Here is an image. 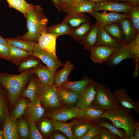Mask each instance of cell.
Instances as JSON below:
<instances>
[{"label": "cell", "mask_w": 139, "mask_h": 139, "mask_svg": "<svg viewBox=\"0 0 139 139\" xmlns=\"http://www.w3.org/2000/svg\"><path fill=\"white\" fill-rule=\"evenodd\" d=\"M95 3L86 0H81L77 4L66 7L63 10L66 13H81L87 12L88 13L93 11Z\"/></svg>", "instance_id": "obj_20"}, {"label": "cell", "mask_w": 139, "mask_h": 139, "mask_svg": "<svg viewBox=\"0 0 139 139\" xmlns=\"http://www.w3.org/2000/svg\"><path fill=\"white\" fill-rule=\"evenodd\" d=\"M37 94L39 99L47 107H56L60 105L57 86L55 83L51 85L39 84Z\"/></svg>", "instance_id": "obj_5"}, {"label": "cell", "mask_w": 139, "mask_h": 139, "mask_svg": "<svg viewBox=\"0 0 139 139\" xmlns=\"http://www.w3.org/2000/svg\"><path fill=\"white\" fill-rule=\"evenodd\" d=\"M53 139H66V137L60 132L55 133L49 138Z\"/></svg>", "instance_id": "obj_49"}, {"label": "cell", "mask_w": 139, "mask_h": 139, "mask_svg": "<svg viewBox=\"0 0 139 139\" xmlns=\"http://www.w3.org/2000/svg\"><path fill=\"white\" fill-rule=\"evenodd\" d=\"M92 80L90 78L85 75L81 79L77 81H71L67 80L60 86L69 89L80 95Z\"/></svg>", "instance_id": "obj_19"}, {"label": "cell", "mask_w": 139, "mask_h": 139, "mask_svg": "<svg viewBox=\"0 0 139 139\" xmlns=\"http://www.w3.org/2000/svg\"><path fill=\"white\" fill-rule=\"evenodd\" d=\"M81 0H71L69 4L67 6L75 5L77 4Z\"/></svg>", "instance_id": "obj_51"}, {"label": "cell", "mask_w": 139, "mask_h": 139, "mask_svg": "<svg viewBox=\"0 0 139 139\" xmlns=\"http://www.w3.org/2000/svg\"><path fill=\"white\" fill-rule=\"evenodd\" d=\"M55 6L58 9L59 5V0H51Z\"/></svg>", "instance_id": "obj_54"}, {"label": "cell", "mask_w": 139, "mask_h": 139, "mask_svg": "<svg viewBox=\"0 0 139 139\" xmlns=\"http://www.w3.org/2000/svg\"><path fill=\"white\" fill-rule=\"evenodd\" d=\"M33 68L19 74L0 73V83L8 94L11 103H16L29 78L33 74Z\"/></svg>", "instance_id": "obj_3"}, {"label": "cell", "mask_w": 139, "mask_h": 139, "mask_svg": "<svg viewBox=\"0 0 139 139\" xmlns=\"http://www.w3.org/2000/svg\"><path fill=\"white\" fill-rule=\"evenodd\" d=\"M25 17L28 31L24 35L17 37L38 43L41 33L47 32L48 19L42 9L38 5H33L27 12Z\"/></svg>", "instance_id": "obj_2"}, {"label": "cell", "mask_w": 139, "mask_h": 139, "mask_svg": "<svg viewBox=\"0 0 139 139\" xmlns=\"http://www.w3.org/2000/svg\"><path fill=\"white\" fill-rule=\"evenodd\" d=\"M84 114L83 110L77 107L57 110L49 116L54 120L66 121L74 118L82 119Z\"/></svg>", "instance_id": "obj_10"}, {"label": "cell", "mask_w": 139, "mask_h": 139, "mask_svg": "<svg viewBox=\"0 0 139 139\" xmlns=\"http://www.w3.org/2000/svg\"><path fill=\"white\" fill-rule=\"evenodd\" d=\"M3 134V131H2L0 130V135Z\"/></svg>", "instance_id": "obj_60"}, {"label": "cell", "mask_w": 139, "mask_h": 139, "mask_svg": "<svg viewBox=\"0 0 139 139\" xmlns=\"http://www.w3.org/2000/svg\"><path fill=\"white\" fill-rule=\"evenodd\" d=\"M7 108L1 90L0 89V120L4 118L5 114L7 112Z\"/></svg>", "instance_id": "obj_46"}, {"label": "cell", "mask_w": 139, "mask_h": 139, "mask_svg": "<svg viewBox=\"0 0 139 139\" xmlns=\"http://www.w3.org/2000/svg\"><path fill=\"white\" fill-rule=\"evenodd\" d=\"M117 23L120 29L123 45L130 44L138 34L136 32L131 20L127 17L121 19Z\"/></svg>", "instance_id": "obj_14"}, {"label": "cell", "mask_w": 139, "mask_h": 139, "mask_svg": "<svg viewBox=\"0 0 139 139\" xmlns=\"http://www.w3.org/2000/svg\"><path fill=\"white\" fill-rule=\"evenodd\" d=\"M128 18L131 20L135 30L139 33V5L130 4L127 13Z\"/></svg>", "instance_id": "obj_37"}, {"label": "cell", "mask_w": 139, "mask_h": 139, "mask_svg": "<svg viewBox=\"0 0 139 139\" xmlns=\"http://www.w3.org/2000/svg\"><path fill=\"white\" fill-rule=\"evenodd\" d=\"M10 6L18 11L25 17L27 12L33 5L28 3L25 0H6Z\"/></svg>", "instance_id": "obj_34"}, {"label": "cell", "mask_w": 139, "mask_h": 139, "mask_svg": "<svg viewBox=\"0 0 139 139\" xmlns=\"http://www.w3.org/2000/svg\"><path fill=\"white\" fill-rule=\"evenodd\" d=\"M100 135V139H118L119 138L108 129L103 126Z\"/></svg>", "instance_id": "obj_45"}, {"label": "cell", "mask_w": 139, "mask_h": 139, "mask_svg": "<svg viewBox=\"0 0 139 139\" xmlns=\"http://www.w3.org/2000/svg\"><path fill=\"white\" fill-rule=\"evenodd\" d=\"M57 38L55 36L47 32H42L41 33L38 43L42 49L57 57L56 53V42Z\"/></svg>", "instance_id": "obj_16"}, {"label": "cell", "mask_w": 139, "mask_h": 139, "mask_svg": "<svg viewBox=\"0 0 139 139\" xmlns=\"http://www.w3.org/2000/svg\"><path fill=\"white\" fill-rule=\"evenodd\" d=\"M108 1H122L124 2H128L127 1V0H108Z\"/></svg>", "instance_id": "obj_57"}, {"label": "cell", "mask_w": 139, "mask_h": 139, "mask_svg": "<svg viewBox=\"0 0 139 139\" xmlns=\"http://www.w3.org/2000/svg\"><path fill=\"white\" fill-rule=\"evenodd\" d=\"M18 131L21 138L27 139L29 137V125L26 121L23 119L20 120Z\"/></svg>", "instance_id": "obj_42"}, {"label": "cell", "mask_w": 139, "mask_h": 139, "mask_svg": "<svg viewBox=\"0 0 139 139\" xmlns=\"http://www.w3.org/2000/svg\"><path fill=\"white\" fill-rule=\"evenodd\" d=\"M93 139H100V134H98L95 135L93 138Z\"/></svg>", "instance_id": "obj_56"}, {"label": "cell", "mask_w": 139, "mask_h": 139, "mask_svg": "<svg viewBox=\"0 0 139 139\" xmlns=\"http://www.w3.org/2000/svg\"><path fill=\"white\" fill-rule=\"evenodd\" d=\"M93 2L95 3H98L108 0H86Z\"/></svg>", "instance_id": "obj_55"}, {"label": "cell", "mask_w": 139, "mask_h": 139, "mask_svg": "<svg viewBox=\"0 0 139 139\" xmlns=\"http://www.w3.org/2000/svg\"><path fill=\"white\" fill-rule=\"evenodd\" d=\"M134 135L136 139H139V123H138L135 129Z\"/></svg>", "instance_id": "obj_50"}, {"label": "cell", "mask_w": 139, "mask_h": 139, "mask_svg": "<svg viewBox=\"0 0 139 139\" xmlns=\"http://www.w3.org/2000/svg\"><path fill=\"white\" fill-rule=\"evenodd\" d=\"M127 45L132 56V59L135 62V69L134 74L137 75L138 73L139 68V33L136 36L132 42Z\"/></svg>", "instance_id": "obj_30"}, {"label": "cell", "mask_w": 139, "mask_h": 139, "mask_svg": "<svg viewBox=\"0 0 139 139\" xmlns=\"http://www.w3.org/2000/svg\"><path fill=\"white\" fill-rule=\"evenodd\" d=\"M99 29V26L96 23L87 34L81 44L86 50L90 51L95 46L97 41Z\"/></svg>", "instance_id": "obj_22"}, {"label": "cell", "mask_w": 139, "mask_h": 139, "mask_svg": "<svg viewBox=\"0 0 139 139\" xmlns=\"http://www.w3.org/2000/svg\"><path fill=\"white\" fill-rule=\"evenodd\" d=\"M120 44H121L119 43L107 33L103 27H99L98 38L96 46H105L115 49Z\"/></svg>", "instance_id": "obj_26"}, {"label": "cell", "mask_w": 139, "mask_h": 139, "mask_svg": "<svg viewBox=\"0 0 139 139\" xmlns=\"http://www.w3.org/2000/svg\"><path fill=\"white\" fill-rule=\"evenodd\" d=\"M93 25L90 21H87L78 27L73 28L68 35L73 38L77 42L81 44Z\"/></svg>", "instance_id": "obj_21"}, {"label": "cell", "mask_w": 139, "mask_h": 139, "mask_svg": "<svg viewBox=\"0 0 139 139\" xmlns=\"http://www.w3.org/2000/svg\"><path fill=\"white\" fill-rule=\"evenodd\" d=\"M39 58L31 55L22 60L18 64V71L21 73L36 66L40 63Z\"/></svg>", "instance_id": "obj_36"}, {"label": "cell", "mask_w": 139, "mask_h": 139, "mask_svg": "<svg viewBox=\"0 0 139 139\" xmlns=\"http://www.w3.org/2000/svg\"><path fill=\"white\" fill-rule=\"evenodd\" d=\"M9 52L7 60L13 64L18 65L23 59L32 55L29 52L8 44Z\"/></svg>", "instance_id": "obj_24"}, {"label": "cell", "mask_w": 139, "mask_h": 139, "mask_svg": "<svg viewBox=\"0 0 139 139\" xmlns=\"http://www.w3.org/2000/svg\"><path fill=\"white\" fill-rule=\"evenodd\" d=\"M100 125L105 127L113 133L122 139H125L126 134L125 131L121 129L116 127L112 124L107 122L101 121L98 123Z\"/></svg>", "instance_id": "obj_40"}, {"label": "cell", "mask_w": 139, "mask_h": 139, "mask_svg": "<svg viewBox=\"0 0 139 139\" xmlns=\"http://www.w3.org/2000/svg\"><path fill=\"white\" fill-rule=\"evenodd\" d=\"M57 90L59 98L69 104L76 103L80 95L69 89L60 86H57Z\"/></svg>", "instance_id": "obj_29"}, {"label": "cell", "mask_w": 139, "mask_h": 139, "mask_svg": "<svg viewBox=\"0 0 139 139\" xmlns=\"http://www.w3.org/2000/svg\"><path fill=\"white\" fill-rule=\"evenodd\" d=\"M54 128V126L53 122L48 120L42 121L40 125L41 131L43 134L46 135L50 133Z\"/></svg>", "instance_id": "obj_44"}, {"label": "cell", "mask_w": 139, "mask_h": 139, "mask_svg": "<svg viewBox=\"0 0 139 139\" xmlns=\"http://www.w3.org/2000/svg\"><path fill=\"white\" fill-rule=\"evenodd\" d=\"M39 86L35 78L31 77L28 86L22 92V95L29 98L31 102L34 101L36 98Z\"/></svg>", "instance_id": "obj_32"}, {"label": "cell", "mask_w": 139, "mask_h": 139, "mask_svg": "<svg viewBox=\"0 0 139 139\" xmlns=\"http://www.w3.org/2000/svg\"><path fill=\"white\" fill-rule=\"evenodd\" d=\"M107 11L104 10L101 13L98 11L93 12L89 14L95 18V23L99 27H102L107 25L117 23L122 19L128 17V15L126 14H120L114 12L108 13Z\"/></svg>", "instance_id": "obj_7"}, {"label": "cell", "mask_w": 139, "mask_h": 139, "mask_svg": "<svg viewBox=\"0 0 139 139\" xmlns=\"http://www.w3.org/2000/svg\"><path fill=\"white\" fill-rule=\"evenodd\" d=\"M129 4L134 5H139V0H127Z\"/></svg>", "instance_id": "obj_52"}, {"label": "cell", "mask_w": 139, "mask_h": 139, "mask_svg": "<svg viewBox=\"0 0 139 139\" xmlns=\"http://www.w3.org/2000/svg\"><path fill=\"white\" fill-rule=\"evenodd\" d=\"M4 139V136L3 134L0 135V139Z\"/></svg>", "instance_id": "obj_59"}, {"label": "cell", "mask_w": 139, "mask_h": 139, "mask_svg": "<svg viewBox=\"0 0 139 139\" xmlns=\"http://www.w3.org/2000/svg\"><path fill=\"white\" fill-rule=\"evenodd\" d=\"M114 95L118 103L123 106L133 109L139 113V101H134L124 88L117 89L114 92Z\"/></svg>", "instance_id": "obj_13"}, {"label": "cell", "mask_w": 139, "mask_h": 139, "mask_svg": "<svg viewBox=\"0 0 139 139\" xmlns=\"http://www.w3.org/2000/svg\"><path fill=\"white\" fill-rule=\"evenodd\" d=\"M97 83L92 80L88 84L84 91L80 95L76 102V107L82 110L91 107V105L96 93L95 87Z\"/></svg>", "instance_id": "obj_9"}, {"label": "cell", "mask_w": 139, "mask_h": 139, "mask_svg": "<svg viewBox=\"0 0 139 139\" xmlns=\"http://www.w3.org/2000/svg\"><path fill=\"white\" fill-rule=\"evenodd\" d=\"M30 127L29 137L30 139H42L43 137L37 128L34 122L29 120Z\"/></svg>", "instance_id": "obj_43"}, {"label": "cell", "mask_w": 139, "mask_h": 139, "mask_svg": "<svg viewBox=\"0 0 139 139\" xmlns=\"http://www.w3.org/2000/svg\"><path fill=\"white\" fill-rule=\"evenodd\" d=\"M114 50L106 46H96L90 51V56L94 63L101 64L108 59Z\"/></svg>", "instance_id": "obj_15"}, {"label": "cell", "mask_w": 139, "mask_h": 139, "mask_svg": "<svg viewBox=\"0 0 139 139\" xmlns=\"http://www.w3.org/2000/svg\"><path fill=\"white\" fill-rule=\"evenodd\" d=\"M56 69H52L40 63L33 68V73L37 77L41 85H51L54 83Z\"/></svg>", "instance_id": "obj_8"}, {"label": "cell", "mask_w": 139, "mask_h": 139, "mask_svg": "<svg viewBox=\"0 0 139 139\" xmlns=\"http://www.w3.org/2000/svg\"><path fill=\"white\" fill-rule=\"evenodd\" d=\"M9 52V45L0 44V58L7 59Z\"/></svg>", "instance_id": "obj_47"}, {"label": "cell", "mask_w": 139, "mask_h": 139, "mask_svg": "<svg viewBox=\"0 0 139 139\" xmlns=\"http://www.w3.org/2000/svg\"><path fill=\"white\" fill-rule=\"evenodd\" d=\"M83 110L84 115L82 119H84V120L89 122L92 121L94 123H98L101 121V118L100 117L105 111L91 107Z\"/></svg>", "instance_id": "obj_35"}, {"label": "cell", "mask_w": 139, "mask_h": 139, "mask_svg": "<svg viewBox=\"0 0 139 139\" xmlns=\"http://www.w3.org/2000/svg\"><path fill=\"white\" fill-rule=\"evenodd\" d=\"M80 121H75L66 123L58 120H54L53 122L55 129L62 132L70 139L75 138L72 131L73 126L78 123Z\"/></svg>", "instance_id": "obj_31"}, {"label": "cell", "mask_w": 139, "mask_h": 139, "mask_svg": "<svg viewBox=\"0 0 139 139\" xmlns=\"http://www.w3.org/2000/svg\"><path fill=\"white\" fill-rule=\"evenodd\" d=\"M4 124L3 131L4 139L19 138L16 120L10 117L6 112L4 116Z\"/></svg>", "instance_id": "obj_17"}, {"label": "cell", "mask_w": 139, "mask_h": 139, "mask_svg": "<svg viewBox=\"0 0 139 139\" xmlns=\"http://www.w3.org/2000/svg\"><path fill=\"white\" fill-rule=\"evenodd\" d=\"M28 103L24 100H20L17 103L12 112L11 118L16 120L23 114L27 106Z\"/></svg>", "instance_id": "obj_39"}, {"label": "cell", "mask_w": 139, "mask_h": 139, "mask_svg": "<svg viewBox=\"0 0 139 139\" xmlns=\"http://www.w3.org/2000/svg\"><path fill=\"white\" fill-rule=\"evenodd\" d=\"M71 0H59V5L58 9V12H60L67 6Z\"/></svg>", "instance_id": "obj_48"}, {"label": "cell", "mask_w": 139, "mask_h": 139, "mask_svg": "<svg viewBox=\"0 0 139 139\" xmlns=\"http://www.w3.org/2000/svg\"><path fill=\"white\" fill-rule=\"evenodd\" d=\"M128 139H136V138L134 135H133L129 136Z\"/></svg>", "instance_id": "obj_58"}, {"label": "cell", "mask_w": 139, "mask_h": 139, "mask_svg": "<svg viewBox=\"0 0 139 139\" xmlns=\"http://www.w3.org/2000/svg\"><path fill=\"white\" fill-rule=\"evenodd\" d=\"M0 44H4L8 45V43L6 39H5L2 37L0 35Z\"/></svg>", "instance_id": "obj_53"}, {"label": "cell", "mask_w": 139, "mask_h": 139, "mask_svg": "<svg viewBox=\"0 0 139 139\" xmlns=\"http://www.w3.org/2000/svg\"><path fill=\"white\" fill-rule=\"evenodd\" d=\"M94 123L84 120L80 121L76 124L74 129V135L75 138L80 139L86 133L90 126Z\"/></svg>", "instance_id": "obj_38"}, {"label": "cell", "mask_w": 139, "mask_h": 139, "mask_svg": "<svg viewBox=\"0 0 139 139\" xmlns=\"http://www.w3.org/2000/svg\"><path fill=\"white\" fill-rule=\"evenodd\" d=\"M75 68V66L69 60L67 61L61 70L56 71L54 83L57 87L60 86L67 81L68 77L72 71Z\"/></svg>", "instance_id": "obj_23"}, {"label": "cell", "mask_w": 139, "mask_h": 139, "mask_svg": "<svg viewBox=\"0 0 139 139\" xmlns=\"http://www.w3.org/2000/svg\"><path fill=\"white\" fill-rule=\"evenodd\" d=\"M32 55L40 59L49 68L57 70L64 64L52 54L42 49L38 43L36 44Z\"/></svg>", "instance_id": "obj_6"}, {"label": "cell", "mask_w": 139, "mask_h": 139, "mask_svg": "<svg viewBox=\"0 0 139 139\" xmlns=\"http://www.w3.org/2000/svg\"><path fill=\"white\" fill-rule=\"evenodd\" d=\"M96 93L91 105L93 108L104 111L117 108L119 103L110 89L97 83L95 87Z\"/></svg>", "instance_id": "obj_4"}, {"label": "cell", "mask_w": 139, "mask_h": 139, "mask_svg": "<svg viewBox=\"0 0 139 139\" xmlns=\"http://www.w3.org/2000/svg\"><path fill=\"white\" fill-rule=\"evenodd\" d=\"M73 28L66 21L55 24L48 27L47 32L57 37L61 35H68Z\"/></svg>", "instance_id": "obj_28"}, {"label": "cell", "mask_w": 139, "mask_h": 139, "mask_svg": "<svg viewBox=\"0 0 139 139\" xmlns=\"http://www.w3.org/2000/svg\"><path fill=\"white\" fill-rule=\"evenodd\" d=\"M25 110L29 120L35 123L40 119L45 110L41 106L40 100L36 98L34 101L28 105Z\"/></svg>", "instance_id": "obj_18"}, {"label": "cell", "mask_w": 139, "mask_h": 139, "mask_svg": "<svg viewBox=\"0 0 139 139\" xmlns=\"http://www.w3.org/2000/svg\"><path fill=\"white\" fill-rule=\"evenodd\" d=\"M100 117L109 120L114 126L124 130L126 134L125 139L134 135L135 129L139 123L131 109L119 103L116 109L105 111Z\"/></svg>", "instance_id": "obj_1"}, {"label": "cell", "mask_w": 139, "mask_h": 139, "mask_svg": "<svg viewBox=\"0 0 139 139\" xmlns=\"http://www.w3.org/2000/svg\"><path fill=\"white\" fill-rule=\"evenodd\" d=\"M6 39L8 44L25 50L31 55L36 44L31 40L22 39L17 37Z\"/></svg>", "instance_id": "obj_25"}, {"label": "cell", "mask_w": 139, "mask_h": 139, "mask_svg": "<svg viewBox=\"0 0 139 139\" xmlns=\"http://www.w3.org/2000/svg\"><path fill=\"white\" fill-rule=\"evenodd\" d=\"M129 58L132 59V57L127 45L120 44L115 49L110 56L105 62L109 66L113 67L123 60Z\"/></svg>", "instance_id": "obj_11"}, {"label": "cell", "mask_w": 139, "mask_h": 139, "mask_svg": "<svg viewBox=\"0 0 139 139\" xmlns=\"http://www.w3.org/2000/svg\"><path fill=\"white\" fill-rule=\"evenodd\" d=\"M130 4L128 2L119 3L107 0L95 3L93 11L106 10L111 12H123L127 14Z\"/></svg>", "instance_id": "obj_12"}, {"label": "cell", "mask_w": 139, "mask_h": 139, "mask_svg": "<svg viewBox=\"0 0 139 139\" xmlns=\"http://www.w3.org/2000/svg\"><path fill=\"white\" fill-rule=\"evenodd\" d=\"M103 28L106 32L117 42L123 45L120 29L117 22L105 25Z\"/></svg>", "instance_id": "obj_33"}, {"label": "cell", "mask_w": 139, "mask_h": 139, "mask_svg": "<svg viewBox=\"0 0 139 139\" xmlns=\"http://www.w3.org/2000/svg\"><path fill=\"white\" fill-rule=\"evenodd\" d=\"M63 21L74 28L90 21V19L89 16L84 13H66Z\"/></svg>", "instance_id": "obj_27"}, {"label": "cell", "mask_w": 139, "mask_h": 139, "mask_svg": "<svg viewBox=\"0 0 139 139\" xmlns=\"http://www.w3.org/2000/svg\"><path fill=\"white\" fill-rule=\"evenodd\" d=\"M103 126L98 123H95L91 125L86 133L80 139H92L96 135L100 134Z\"/></svg>", "instance_id": "obj_41"}]
</instances>
